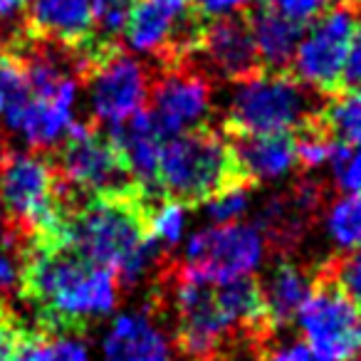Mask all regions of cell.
I'll return each mask as SVG.
<instances>
[{"mask_svg":"<svg viewBox=\"0 0 361 361\" xmlns=\"http://www.w3.org/2000/svg\"><path fill=\"white\" fill-rule=\"evenodd\" d=\"M25 326L20 324V317L11 310L6 300H0V361H13Z\"/></svg>","mask_w":361,"mask_h":361,"instance_id":"33","label":"cell"},{"mask_svg":"<svg viewBox=\"0 0 361 361\" xmlns=\"http://www.w3.org/2000/svg\"><path fill=\"white\" fill-rule=\"evenodd\" d=\"M72 201L55 164L40 154H3L0 203L8 221L27 238H55Z\"/></svg>","mask_w":361,"mask_h":361,"instance_id":"4","label":"cell"},{"mask_svg":"<svg viewBox=\"0 0 361 361\" xmlns=\"http://www.w3.org/2000/svg\"><path fill=\"white\" fill-rule=\"evenodd\" d=\"M13 361H90V349L80 334L25 329Z\"/></svg>","mask_w":361,"mask_h":361,"instance_id":"21","label":"cell"},{"mask_svg":"<svg viewBox=\"0 0 361 361\" xmlns=\"http://www.w3.org/2000/svg\"><path fill=\"white\" fill-rule=\"evenodd\" d=\"M27 250L30 238L11 221L0 223V300H6L8 295H20Z\"/></svg>","mask_w":361,"mask_h":361,"instance_id":"22","label":"cell"},{"mask_svg":"<svg viewBox=\"0 0 361 361\" xmlns=\"http://www.w3.org/2000/svg\"><path fill=\"white\" fill-rule=\"evenodd\" d=\"M106 139L116 146L141 193L146 198H164L159 193V159L166 136L156 126L154 116L146 109L139 111L131 119L109 126Z\"/></svg>","mask_w":361,"mask_h":361,"instance_id":"14","label":"cell"},{"mask_svg":"<svg viewBox=\"0 0 361 361\" xmlns=\"http://www.w3.org/2000/svg\"><path fill=\"white\" fill-rule=\"evenodd\" d=\"M314 119L312 92L285 72H252L235 82L226 104L231 136L292 134Z\"/></svg>","mask_w":361,"mask_h":361,"instance_id":"5","label":"cell"},{"mask_svg":"<svg viewBox=\"0 0 361 361\" xmlns=\"http://www.w3.org/2000/svg\"><path fill=\"white\" fill-rule=\"evenodd\" d=\"M231 149L245 183L280 180L297 166L292 134L231 136Z\"/></svg>","mask_w":361,"mask_h":361,"instance_id":"18","label":"cell"},{"mask_svg":"<svg viewBox=\"0 0 361 361\" xmlns=\"http://www.w3.org/2000/svg\"><path fill=\"white\" fill-rule=\"evenodd\" d=\"M196 55L203 60L208 72L233 82L257 72L260 65L247 20L240 18H223L203 25Z\"/></svg>","mask_w":361,"mask_h":361,"instance_id":"15","label":"cell"},{"mask_svg":"<svg viewBox=\"0 0 361 361\" xmlns=\"http://www.w3.org/2000/svg\"><path fill=\"white\" fill-rule=\"evenodd\" d=\"M270 8L275 13H280L282 18L297 23V25L307 27L312 20L322 16L329 8V0H267Z\"/></svg>","mask_w":361,"mask_h":361,"instance_id":"32","label":"cell"},{"mask_svg":"<svg viewBox=\"0 0 361 361\" xmlns=\"http://www.w3.org/2000/svg\"><path fill=\"white\" fill-rule=\"evenodd\" d=\"M193 0H134L124 40L139 55H161L173 65L196 55L203 25Z\"/></svg>","mask_w":361,"mask_h":361,"instance_id":"9","label":"cell"},{"mask_svg":"<svg viewBox=\"0 0 361 361\" xmlns=\"http://www.w3.org/2000/svg\"><path fill=\"white\" fill-rule=\"evenodd\" d=\"M77 94H80V82L77 77H72L55 97H47V99L32 97L13 119L6 121V126L13 134L23 136V141L32 149H47V146L60 144L77 124Z\"/></svg>","mask_w":361,"mask_h":361,"instance_id":"16","label":"cell"},{"mask_svg":"<svg viewBox=\"0 0 361 361\" xmlns=\"http://www.w3.org/2000/svg\"><path fill=\"white\" fill-rule=\"evenodd\" d=\"M250 208V186L247 183H238L226 191L216 193L203 203V213L213 226H231L238 223Z\"/></svg>","mask_w":361,"mask_h":361,"instance_id":"28","label":"cell"},{"mask_svg":"<svg viewBox=\"0 0 361 361\" xmlns=\"http://www.w3.org/2000/svg\"><path fill=\"white\" fill-rule=\"evenodd\" d=\"M331 173L344 193H361V146H349L334 139L331 149Z\"/></svg>","mask_w":361,"mask_h":361,"instance_id":"29","label":"cell"},{"mask_svg":"<svg viewBox=\"0 0 361 361\" xmlns=\"http://www.w3.org/2000/svg\"><path fill=\"white\" fill-rule=\"evenodd\" d=\"M341 85H344L346 90H359L361 87V23H359V30H356L354 40H351Z\"/></svg>","mask_w":361,"mask_h":361,"instance_id":"36","label":"cell"},{"mask_svg":"<svg viewBox=\"0 0 361 361\" xmlns=\"http://www.w3.org/2000/svg\"><path fill=\"white\" fill-rule=\"evenodd\" d=\"M326 235L339 250H361V193L336 198L326 211Z\"/></svg>","mask_w":361,"mask_h":361,"instance_id":"23","label":"cell"},{"mask_svg":"<svg viewBox=\"0 0 361 361\" xmlns=\"http://www.w3.org/2000/svg\"><path fill=\"white\" fill-rule=\"evenodd\" d=\"M213 361H265L262 359V344L257 349H247V346H238L235 351H221Z\"/></svg>","mask_w":361,"mask_h":361,"instance_id":"38","label":"cell"},{"mask_svg":"<svg viewBox=\"0 0 361 361\" xmlns=\"http://www.w3.org/2000/svg\"><path fill=\"white\" fill-rule=\"evenodd\" d=\"M312 282L302 267H297L295 262L282 260L267 272L265 282L260 285L262 290V302H265V314L270 329H282L292 319H297L302 305L310 297Z\"/></svg>","mask_w":361,"mask_h":361,"instance_id":"19","label":"cell"},{"mask_svg":"<svg viewBox=\"0 0 361 361\" xmlns=\"http://www.w3.org/2000/svg\"><path fill=\"white\" fill-rule=\"evenodd\" d=\"M359 23V11L351 3L329 6L317 20H312L292 57L295 80L314 92L339 90Z\"/></svg>","mask_w":361,"mask_h":361,"instance_id":"8","label":"cell"},{"mask_svg":"<svg viewBox=\"0 0 361 361\" xmlns=\"http://www.w3.org/2000/svg\"><path fill=\"white\" fill-rule=\"evenodd\" d=\"M247 27H250L252 42H255L257 60L260 65H265V70L282 72L287 65H292V57H295L305 27L282 18L272 8H260L252 13Z\"/></svg>","mask_w":361,"mask_h":361,"instance_id":"20","label":"cell"},{"mask_svg":"<svg viewBox=\"0 0 361 361\" xmlns=\"http://www.w3.org/2000/svg\"><path fill=\"white\" fill-rule=\"evenodd\" d=\"M265 361H314L305 341H287V344L272 346L265 354Z\"/></svg>","mask_w":361,"mask_h":361,"instance_id":"37","label":"cell"},{"mask_svg":"<svg viewBox=\"0 0 361 361\" xmlns=\"http://www.w3.org/2000/svg\"><path fill=\"white\" fill-rule=\"evenodd\" d=\"M238 183H245V178L231 141L221 134L203 126L164 141L159 159V193L164 198L196 206Z\"/></svg>","mask_w":361,"mask_h":361,"instance_id":"3","label":"cell"},{"mask_svg":"<svg viewBox=\"0 0 361 361\" xmlns=\"http://www.w3.org/2000/svg\"><path fill=\"white\" fill-rule=\"evenodd\" d=\"M305 346L314 361L361 359V310L331 277H322L297 314Z\"/></svg>","mask_w":361,"mask_h":361,"instance_id":"7","label":"cell"},{"mask_svg":"<svg viewBox=\"0 0 361 361\" xmlns=\"http://www.w3.org/2000/svg\"><path fill=\"white\" fill-rule=\"evenodd\" d=\"M252 0H193L201 20H223V18H238V13L245 11Z\"/></svg>","mask_w":361,"mask_h":361,"instance_id":"35","label":"cell"},{"mask_svg":"<svg viewBox=\"0 0 361 361\" xmlns=\"http://www.w3.org/2000/svg\"><path fill=\"white\" fill-rule=\"evenodd\" d=\"M186 233V206L171 198H156L149 206V235L161 250H171Z\"/></svg>","mask_w":361,"mask_h":361,"instance_id":"26","label":"cell"},{"mask_svg":"<svg viewBox=\"0 0 361 361\" xmlns=\"http://www.w3.org/2000/svg\"><path fill=\"white\" fill-rule=\"evenodd\" d=\"M52 164L62 183L77 198L126 196L141 191L116 146L90 124L72 126L57 161Z\"/></svg>","mask_w":361,"mask_h":361,"instance_id":"6","label":"cell"},{"mask_svg":"<svg viewBox=\"0 0 361 361\" xmlns=\"http://www.w3.org/2000/svg\"><path fill=\"white\" fill-rule=\"evenodd\" d=\"M141 191L126 196L72 198L55 240L92 265L116 275L119 287H134L159 267L164 250L149 235V206Z\"/></svg>","mask_w":361,"mask_h":361,"instance_id":"1","label":"cell"},{"mask_svg":"<svg viewBox=\"0 0 361 361\" xmlns=\"http://www.w3.org/2000/svg\"><path fill=\"white\" fill-rule=\"evenodd\" d=\"M20 297L35 307L37 324L32 329L80 334L116 307L119 280L55 238H30Z\"/></svg>","mask_w":361,"mask_h":361,"instance_id":"2","label":"cell"},{"mask_svg":"<svg viewBox=\"0 0 361 361\" xmlns=\"http://www.w3.org/2000/svg\"><path fill=\"white\" fill-rule=\"evenodd\" d=\"M322 124L334 139L349 146H361V87L334 97L322 114Z\"/></svg>","mask_w":361,"mask_h":361,"instance_id":"24","label":"cell"},{"mask_svg":"<svg viewBox=\"0 0 361 361\" xmlns=\"http://www.w3.org/2000/svg\"><path fill=\"white\" fill-rule=\"evenodd\" d=\"M27 32L37 40L77 47L94 37L92 0H30Z\"/></svg>","mask_w":361,"mask_h":361,"instance_id":"17","label":"cell"},{"mask_svg":"<svg viewBox=\"0 0 361 361\" xmlns=\"http://www.w3.org/2000/svg\"><path fill=\"white\" fill-rule=\"evenodd\" d=\"M104 361H178V346L146 310L119 314L102 339Z\"/></svg>","mask_w":361,"mask_h":361,"instance_id":"13","label":"cell"},{"mask_svg":"<svg viewBox=\"0 0 361 361\" xmlns=\"http://www.w3.org/2000/svg\"><path fill=\"white\" fill-rule=\"evenodd\" d=\"M0 159H3V154H0Z\"/></svg>","mask_w":361,"mask_h":361,"instance_id":"39","label":"cell"},{"mask_svg":"<svg viewBox=\"0 0 361 361\" xmlns=\"http://www.w3.org/2000/svg\"><path fill=\"white\" fill-rule=\"evenodd\" d=\"M295 139V154H297V166L305 169H319V166L329 164L331 149H334V136L324 129V124L319 121H307L305 126L292 134Z\"/></svg>","mask_w":361,"mask_h":361,"instance_id":"27","label":"cell"},{"mask_svg":"<svg viewBox=\"0 0 361 361\" xmlns=\"http://www.w3.org/2000/svg\"><path fill=\"white\" fill-rule=\"evenodd\" d=\"M326 277H331L339 285V290L361 310V250L349 252L339 262H334Z\"/></svg>","mask_w":361,"mask_h":361,"instance_id":"31","label":"cell"},{"mask_svg":"<svg viewBox=\"0 0 361 361\" xmlns=\"http://www.w3.org/2000/svg\"><path fill=\"white\" fill-rule=\"evenodd\" d=\"M30 99L32 92L23 57L16 52H0V119L3 124L13 119Z\"/></svg>","mask_w":361,"mask_h":361,"instance_id":"25","label":"cell"},{"mask_svg":"<svg viewBox=\"0 0 361 361\" xmlns=\"http://www.w3.org/2000/svg\"><path fill=\"white\" fill-rule=\"evenodd\" d=\"M265 250L267 240L257 226H208L188 238L180 265L211 282H231L250 277L265 260Z\"/></svg>","mask_w":361,"mask_h":361,"instance_id":"10","label":"cell"},{"mask_svg":"<svg viewBox=\"0 0 361 361\" xmlns=\"http://www.w3.org/2000/svg\"><path fill=\"white\" fill-rule=\"evenodd\" d=\"M30 0H0V35L20 37L27 25Z\"/></svg>","mask_w":361,"mask_h":361,"instance_id":"34","label":"cell"},{"mask_svg":"<svg viewBox=\"0 0 361 361\" xmlns=\"http://www.w3.org/2000/svg\"><path fill=\"white\" fill-rule=\"evenodd\" d=\"M87 104L97 124L116 126L144 111L151 77L141 60L109 47L87 72Z\"/></svg>","mask_w":361,"mask_h":361,"instance_id":"11","label":"cell"},{"mask_svg":"<svg viewBox=\"0 0 361 361\" xmlns=\"http://www.w3.org/2000/svg\"><path fill=\"white\" fill-rule=\"evenodd\" d=\"M131 3L134 0H92V6H94V30L102 32V40L111 42V37L124 35Z\"/></svg>","mask_w":361,"mask_h":361,"instance_id":"30","label":"cell"},{"mask_svg":"<svg viewBox=\"0 0 361 361\" xmlns=\"http://www.w3.org/2000/svg\"><path fill=\"white\" fill-rule=\"evenodd\" d=\"M151 111L166 139L206 126L213 90L203 72L188 65H173L151 87Z\"/></svg>","mask_w":361,"mask_h":361,"instance_id":"12","label":"cell"}]
</instances>
